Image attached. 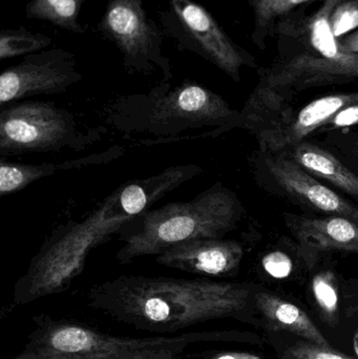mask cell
Here are the masks:
<instances>
[{
	"label": "cell",
	"mask_w": 358,
	"mask_h": 359,
	"mask_svg": "<svg viewBox=\"0 0 358 359\" xmlns=\"http://www.w3.org/2000/svg\"><path fill=\"white\" fill-rule=\"evenodd\" d=\"M201 359H262L256 354L249 352L219 351L216 353L206 354Z\"/></svg>",
	"instance_id": "26"
},
{
	"label": "cell",
	"mask_w": 358,
	"mask_h": 359,
	"mask_svg": "<svg viewBox=\"0 0 358 359\" xmlns=\"http://www.w3.org/2000/svg\"><path fill=\"white\" fill-rule=\"evenodd\" d=\"M254 293L240 283L124 274L90 287L86 304L137 330L172 335L214 320H245Z\"/></svg>",
	"instance_id": "2"
},
{
	"label": "cell",
	"mask_w": 358,
	"mask_h": 359,
	"mask_svg": "<svg viewBox=\"0 0 358 359\" xmlns=\"http://www.w3.org/2000/svg\"><path fill=\"white\" fill-rule=\"evenodd\" d=\"M23 349L8 359H181L191 346L243 341L235 331H195L153 337H121L69 318L37 314Z\"/></svg>",
	"instance_id": "3"
},
{
	"label": "cell",
	"mask_w": 358,
	"mask_h": 359,
	"mask_svg": "<svg viewBox=\"0 0 358 359\" xmlns=\"http://www.w3.org/2000/svg\"><path fill=\"white\" fill-rule=\"evenodd\" d=\"M340 42L343 50H346V52L358 54V31L347 36L342 41L340 40Z\"/></svg>",
	"instance_id": "27"
},
{
	"label": "cell",
	"mask_w": 358,
	"mask_h": 359,
	"mask_svg": "<svg viewBox=\"0 0 358 359\" xmlns=\"http://www.w3.org/2000/svg\"><path fill=\"white\" fill-rule=\"evenodd\" d=\"M82 79L69 50L55 48L27 55L0 75V107L29 97L63 94Z\"/></svg>",
	"instance_id": "9"
},
{
	"label": "cell",
	"mask_w": 358,
	"mask_h": 359,
	"mask_svg": "<svg viewBox=\"0 0 358 359\" xmlns=\"http://www.w3.org/2000/svg\"><path fill=\"white\" fill-rule=\"evenodd\" d=\"M340 0H325L309 25L310 42L319 56L358 69V54L343 50L340 40L334 36L330 17Z\"/></svg>",
	"instance_id": "17"
},
{
	"label": "cell",
	"mask_w": 358,
	"mask_h": 359,
	"mask_svg": "<svg viewBox=\"0 0 358 359\" xmlns=\"http://www.w3.org/2000/svg\"><path fill=\"white\" fill-rule=\"evenodd\" d=\"M313 297L328 324L336 325L340 311V295L336 276L331 271H322L313 278Z\"/></svg>",
	"instance_id": "20"
},
{
	"label": "cell",
	"mask_w": 358,
	"mask_h": 359,
	"mask_svg": "<svg viewBox=\"0 0 358 359\" xmlns=\"http://www.w3.org/2000/svg\"><path fill=\"white\" fill-rule=\"evenodd\" d=\"M97 29L117 46L128 73L160 72L162 82L172 79V65L162 48L163 29L149 18L143 0H109Z\"/></svg>",
	"instance_id": "8"
},
{
	"label": "cell",
	"mask_w": 358,
	"mask_h": 359,
	"mask_svg": "<svg viewBox=\"0 0 358 359\" xmlns=\"http://www.w3.org/2000/svg\"><path fill=\"white\" fill-rule=\"evenodd\" d=\"M358 124V104L351 105L334 116L322 130H342Z\"/></svg>",
	"instance_id": "25"
},
{
	"label": "cell",
	"mask_w": 358,
	"mask_h": 359,
	"mask_svg": "<svg viewBox=\"0 0 358 359\" xmlns=\"http://www.w3.org/2000/svg\"><path fill=\"white\" fill-rule=\"evenodd\" d=\"M354 349H355V352H357V358H358V332H357V334L355 335V337H354Z\"/></svg>",
	"instance_id": "29"
},
{
	"label": "cell",
	"mask_w": 358,
	"mask_h": 359,
	"mask_svg": "<svg viewBox=\"0 0 358 359\" xmlns=\"http://www.w3.org/2000/svg\"><path fill=\"white\" fill-rule=\"evenodd\" d=\"M162 29L180 52H191L216 65L235 82L241 69L254 65V57L237 46L212 13L193 0H168L160 13Z\"/></svg>",
	"instance_id": "7"
},
{
	"label": "cell",
	"mask_w": 358,
	"mask_h": 359,
	"mask_svg": "<svg viewBox=\"0 0 358 359\" xmlns=\"http://www.w3.org/2000/svg\"><path fill=\"white\" fill-rule=\"evenodd\" d=\"M242 213L235 194L218 182L188 202L149 209L126 224L119 232L123 246L116 259L125 265L138 257H158L187 241L224 238Z\"/></svg>",
	"instance_id": "5"
},
{
	"label": "cell",
	"mask_w": 358,
	"mask_h": 359,
	"mask_svg": "<svg viewBox=\"0 0 358 359\" xmlns=\"http://www.w3.org/2000/svg\"><path fill=\"white\" fill-rule=\"evenodd\" d=\"M286 224L298 243L301 259L309 269L315 267L326 253H358V223L348 217L288 215Z\"/></svg>",
	"instance_id": "11"
},
{
	"label": "cell",
	"mask_w": 358,
	"mask_h": 359,
	"mask_svg": "<svg viewBox=\"0 0 358 359\" xmlns=\"http://www.w3.org/2000/svg\"><path fill=\"white\" fill-rule=\"evenodd\" d=\"M126 149L113 145L100 153L90 154L77 159L59 163L27 164L19 162L0 161V196H6L25 189L40 180L58 172L80 170L88 166L109 164L125 155Z\"/></svg>",
	"instance_id": "14"
},
{
	"label": "cell",
	"mask_w": 358,
	"mask_h": 359,
	"mask_svg": "<svg viewBox=\"0 0 358 359\" xmlns=\"http://www.w3.org/2000/svg\"><path fill=\"white\" fill-rule=\"evenodd\" d=\"M358 316V289L357 293H355L354 297H353L352 304H351L350 307L347 309V316L348 318H352L354 316Z\"/></svg>",
	"instance_id": "28"
},
{
	"label": "cell",
	"mask_w": 358,
	"mask_h": 359,
	"mask_svg": "<svg viewBox=\"0 0 358 359\" xmlns=\"http://www.w3.org/2000/svg\"><path fill=\"white\" fill-rule=\"evenodd\" d=\"M285 358L287 359H358L348 358L332 351V349L319 347L306 341H300L291 346L286 351Z\"/></svg>",
	"instance_id": "23"
},
{
	"label": "cell",
	"mask_w": 358,
	"mask_h": 359,
	"mask_svg": "<svg viewBox=\"0 0 358 359\" xmlns=\"http://www.w3.org/2000/svg\"><path fill=\"white\" fill-rule=\"evenodd\" d=\"M104 128H90L50 101L20 100L0 107V155L81 151L102 140Z\"/></svg>",
	"instance_id": "6"
},
{
	"label": "cell",
	"mask_w": 358,
	"mask_h": 359,
	"mask_svg": "<svg viewBox=\"0 0 358 359\" xmlns=\"http://www.w3.org/2000/svg\"><path fill=\"white\" fill-rule=\"evenodd\" d=\"M254 305L273 328L288 331L309 343L331 349L317 325L294 304L273 293L259 291L254 293Z\"/></svg>",
	"instance_id": "15"
},
{
	"label": "cell",
	"mask_w": 358,
	"mask_h": 359,
	"mask_svg": "<svg viewBox=\"0 0 358 359\" xmlns=\"http://www.w3.org/2000/svg\"><path fill=\"white\" fill-rule=\"evenodd\" d=\"M202 172L199 165L182 164L149 178L132 180L111 192L85 219L57 227L15 283L13 305H29L69 290L84 271L92 249L111 240L126 224Z\"/></svg>",
	"instance_id": "1"
},
{
	"label": "cell",
	"mask_w": 358,
	"mask_h": 359,
	"mask_svg": "<svg viewBox=\"0 0 358 359\" xmlns=\"http://www.w3.org/2000/svg\"><path fill=\"white\" fill-rule=\"evenodd\" d=\"M52 44V38L44 34L29 31L25 27L2 29L0 32V59L6 60L35 54Z\"/></svg>",
	"instance_id": "19"
},
{
	"label": "cell",
	"mask_w": 358,
	"mask_h": 359,
	"mask_svg": "<svg viewBox=\"0 0 358 359\" xmlns=\"http://www.w3.org/2000/svg\"><path fill=\"white\" fill-rule=\"evenodd\" d=\"M243 257V247L237 241L199 238L176 245L156 257V262L195 276L227 278L237 273Z\"/></svg>",
	"instance_id": "13"
},
{
	"label": "cell",
	"mask_w": 358,
	"mask_h": 359,
	"mask_svg": "<svg viewBox=\"0 0 358 359\" xmlns=\"http://www.w3.org/2000/svg\"><path fill=\"white\" fill-rule=\"evenodd\" d=\"M88 0H29L25 15L29 19L48 21L55 27L74 34L86 33L78 21L80 11Z\"/></svg>",
	"instance_id": "18"
},
{
	"label": "cell",
	"mask_w": 358,
	"mask_h": 359,
	"mask_svg": "<svg viewBox=\"0 0 358 359\" xmlns=\"http://www.w3.org/2000/svg\"><path fill=\"white\" fill-rule=\"evenodd\" d=\"M263 267L273 278H285L291 273L292 262L285 253L275 251L264 257Z\"/></svg>",
	"instance_id": "24"
},
{
	"label": "cell",
	"mask_w": 358,
	"mask_h": 359,
	"mask_svg": "<svg viewBox=\"0 0 358 359\" xmlns=\"http://www.w3.org/2000/svg\"><path fill=\"white\" fill-rule=\"evenodd\" d=\"M358 104V92L322 97L303 107L296 115L285 114L279 122L258 135L264 154L291 149L315 130H322L340 111Z\"/></svg>",
	"instance_id": "12"
},
{
	"label": "cell",
	"mask_w": 358,
	"mask_h": 359,
	"mask_svg": "<svg viewBox=\"0 0 358 359\" xmlns=\"http://www.w3.org/2000/svg\"><path fill=\"white\" fill-rule=\"evenodd\" d=\"M357 142H355V154H357V157L358 158V137H357Z\"/></svg>",
	"instance_id": "30"
},
{
	"label": "cell",
	"mask_w": 358,
	"mask_h": 359,
	"mask_svg": "<svg viewBox=\"0 0 358 359\" xmlns=\"http://www.w3.org/2000/svg\"><path fill=\"white\" fill-rule=\"evenodd\" d=\"M265 168L275 185L301 204L319 212L340 215L358 223V208L317 181L287 155L265 154Z\"/></svg>",
	"instance_id": "10"
},
{
	"label": "cell",
	"mask_w": 358,
	"mask_h": 359,
	"mask_svg": "<svg viewBox=\"0 0 358 359\" xmlns=\"http://www.w3.org/2000/svg\"><path fill=\"white\" fill-rule=\"evenodd\" d=\"M240 111L224 98L191 80L178 86L160 82L146 94L121 96L109 105L105 122L124 133L176 138L186 130L212 128L202 137L216 138L233 130Z\"/></svg>",
	"instance_id": "4"
},
{
	"label": "cell",
	"mask_w": 358,
	"mask_h": 359,
	"mask_svg": "<svg viewBox=\"0 0 358 359\" xmlns=\"http://www.w3.org/2000/svg\"><path fill=\"white\" fill-rule=\"evenodd\" d=\"M254 11L256 27L261 29L309 0H248Z\"/></svg>",
	"instance_id": "21"
},
{
	"label": "cell",
	"mask_w": 358,
	"mask_h": 359,
	"mask_svg": "<svg viewBox=\"0 0 358 359\" xmlns=\"http://www.w3.org/2000/svg\"><path fill=\"white\" fill-rule=\"evenodd\" d=\"M332 32L338 39L358 27V1L351 0L338 4L330 17Z\"/></svg>",
	"instance_id": "22"
},
{
	"label": "cell",
	"mask_w": 358,
	"mask_h": 359,
	"mask_svg": "<svg viewBox=\"0 0 358 359\" xmlns=\"http://www.w3.org/2000/svg\"><path fill=\"white\" fill-rule=\"evenodd\" d=\"M288 157L309 174L330 182L346 194L358 198V176L331 153L319 145L302 141L289 149Z\"/></svg>",
	"instance_id": "16"
}]
</instances>
